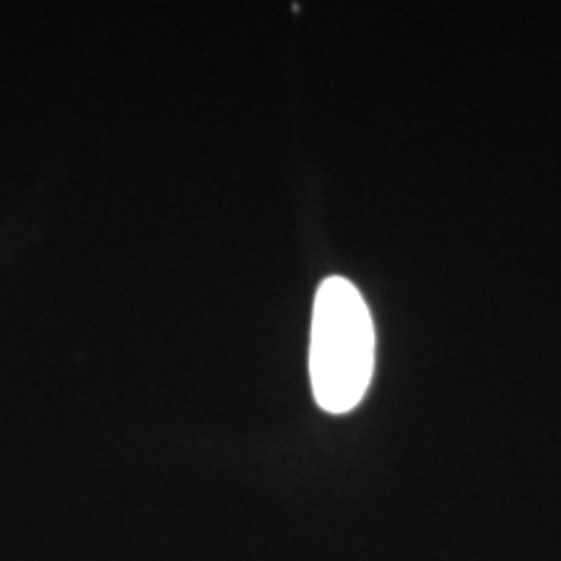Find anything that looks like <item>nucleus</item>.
<instances>
[{"label": "nucleus", "mask_w": 561, "mask_h": 561, "mask_svg": "<svg viewBox=\"0 0 561 561\" xmlns=\"http://www.w3.org/2000/svg\"><path fill=\"white\" fill-rule=\"evenodd\" d=\"M375 371V322L362 291L348 278L320 284L310 328V382L328 413H348L362 403Z\"/></svg>", "instance_id": "obj_1"}]
</instances>
